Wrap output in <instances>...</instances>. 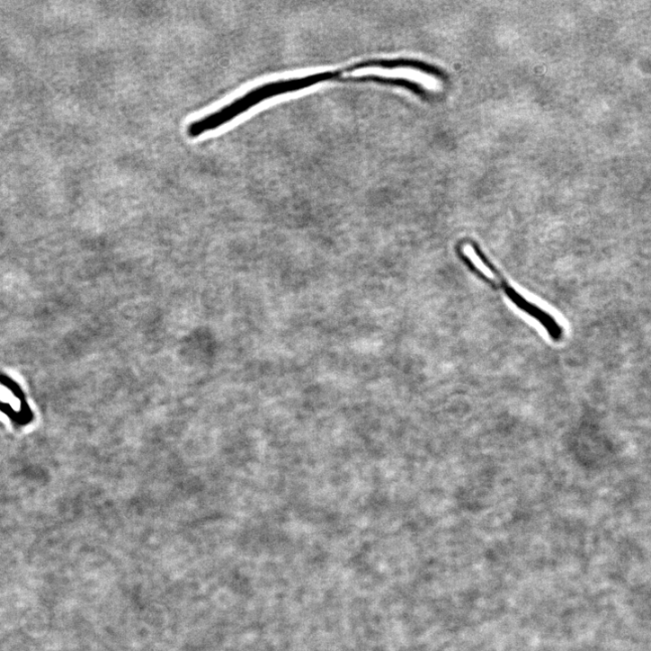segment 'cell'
<instances>
[{
	"label": "cell",
	"instance_id": "1",
	"mask_svg": "<svg viewBox=\"0 0 651 651\" xmlns=\"http://www.w3.org/2000/svg\"><path fill=\"white\" fill-rule=\"evenodd\" d=\"M468 245L472 249L474 254L477 256L478 261L485 266V268L491 272L496 278L493 280L488 278L483 272L477 267L475 263L470 257H468L463 251L460 245H457V254L461 262L478 278L491 284L494 287H499L506 294L509 299L523 313L535 319L541 327L545 330L548 337L555 343H558L564 338V329L562 325L557 320V318L546 309L542 308L539 305L526 299L516 289H514L509 281L506 280L502 272L497 266L488 258L479 245L474 240H467L464 242Z\"/></svg>",
	"mask_w": 651,
	"mask_h": 651
},
{
	"label": "cell",
	"instance_id": "2",
	"mask_svg": "<svg viewBox=\"0 0 651 651\" xmlns=\"http://www.w3.org/2000/svg\"><path fill=\"white\" fill-rule=\"evenodd\" d=\"M301 88H304V83L301 79H297L274 83L252 90L219 111L192 121L188 126V135L192 138H198L227 124L229 121L272 96L291 91H298Z\"/></svg>",
	"mask_w": 651,
	"mask_h": 651
},
{
	"label": "cell",
	"instance_id": "3",
	"mask_svg": "<svg viewBox=\"0 0 651 651\" xmlns=\"http://www.w3.org/2000/svg\"><path fill=\"white\" fill-rule=\"evenodd\" d=\"M381 76L392 79H402L416 84L426 91L438 93L443 88L442 81L434 75L412 67H397L390 68L362 67L350 72L347 76Z\"/></svg>",
	"mask_w": 651,
	"mask_h": 651
}]
</instances>
